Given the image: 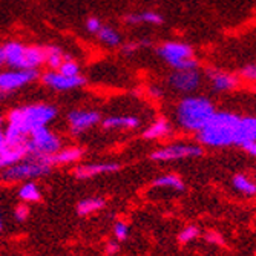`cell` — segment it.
I'll list each match as a JSON object with an SVG mask.
<instances>
[{
	"instance_id": "obj_1",
	"label": "cell",
	"mask_w": 256,
	"mask_h": 256,
	"mask_svg": "<svg viewBox=\"0 0 256 256\" xmlns=\"http://www.w3.org/2000/svg\"><path fill=\"white\" fill-rule=\"evenodd\" d=\"M56 117L57 108L46 103L28 104L11 110L5 124L6 143H25L34 129L48 126Z\"/></svg>"
},
{
	"instance_id": "obj_2",
	"label": "cell",
	"mask_w": 256,
	"mask_h": 256,
	"mask_svg": "<svg viewBox=\"0 0 256 256\" xmlns=\"http://www.w3.org/2000/svg\"><path fill=\"white\" fill-rule=\"evenodd\" d=\"M240 115L227 110H216L208 123L198 132V142L207 148L235 146Z\"/></svg>"
},
{
	"instance_id": "obj_3",
	"label": "cell",
	"mask_w": 256,
	"mask_h": 256,
	"mask_svg": "<svg viewBox=\"0 0 256 256\" xmlns=\"http://www.w3.org/2000/svg\"><path fill=\"white\" fill-rule=\"evenodd\" d=\"M216 112L214 103L202 96H188L176 106L178 124L190 132H200Z\"/></svg>"
},
{
	"instance_id": "obj_4",
	"label": "cell",
	"mask_w": 256,
	"mask_h": 256,
	"mask_svg": "<svg viewBox=\"0 0 256 256\" xmlns=\"http://www.w3.org/2000/svg\"><path fill=\"white\" fill-rule=\"evenodd\" d=\"M158 56L164 60L175 71L184 69H196L198 60L195 57L194 48L182 42H164L156 48Z\"/></svg>"
},
{
	"instance_id": "obj_5",
	"label": "cell",
	"mask_w": 256,
	"mask_h": 256,
	"mask_svg": "<svg viewBox=\"0 0 256 256\" xmlns=\"http://www.w3.org/2000/svg\"><path fill=\"white\" fill-rule=\"evenodd\" d=\"M28 148V156L37 158V160H46L51 155H54L57 150L62 149V140L58 135H56L48 126H42L34 129L26 140Z\"/></svg>"
},
{
	"instance_id": "obj_6",
	"label": "cell",
	"mask_w": 256,
	"mask_h": 256,
	"mask_svg": "<svg viewBox=\"0 0 256 256\" xmlns=\"http://www.w3.org/2000/svg\"><path fill=\"white\" fill-rule=\"evenodd\" d=\"M51 166L46 164L43 160L26 156L16 164L0 170V178L6 182H17V181H30L34 178H40L51 174Z\"/></svg>"
},
{
	"instance_id": "obj_7",
	"label": "cell",
	"mask_w": 256,
	"mask_h": 256,
	"mask_svg": "<svg viewBox=\"0 0 256 256\" xmlns=\"http://www.w3.org/2000/svg\"><path fill=\"white\" fill-rule=\"evenodd\" d=\"M202 155V148L198 144H189V143H174L168 144L164 148H160L150 154V160L154 161H178V160H190L198 158Z\"/></svg>"
},
{
	"instance_id": "obj_8",
	"label": "cell",
	"mask_w": 256,
	"mask_h": 256,
	"mask_svg": "<svg viewBox=\"0 0 256 256\" xmlns=\"http://www.w3.org/2000/svg\"><path fill=\"white\" fill-rule=\"evenodd\" d=\"M38 78V71L36 69H10L0 72V90L6 96L34 83Z\"/></svg>"
},
{
	"instance_id": "obj_9",
	"label": "cell",
	"mask_w": 256,
	"mask_h": 256,
	"mask_svg": "<svg viewBox=\"0 0 256 256\" xmlns=\"http://www.w3.org/2000/svg\"><path fill=\"white\" fill-rule=\"evenodd\" d=\"M102 123V115L90 109H76L68 114V124L74 135H80Z\"/></svg>"
},
{
	"instance_id": "obj_10",
	"label": "cell",
	"mask_w": 256,
	"mask_h": 256,
	"mask_svg": "<svg viewBox=\"0 0 256 256\" xmlns=\"http://www.w3.org/2000/svg\"><path fill=\"white\" fill-rule=\"evenodd\" d=\"M42 83L54 90H74L86 83V78L80 76H64L58 71H48L42 76Z\"/></svg>"
},
{
	"instance_id": "obj_11",
	"label": "cell",
	"mask_w": 256,
	"mask_h": 256,
	"mask_svg": "<svg viewBox=\"0 0 256 256\" xmlns=\"http://www.w3.org/2000/svg\"><path fill=\"white\" fill-rule=\"evenodd\" d=\"M169 86L182 94H190L201 84V74L198 69H184V71H174L169 76Z\"/></svg>"
},
{
	"instance_id": "obj_12",
	"label": "cell",
	"mask_w": 256,
	"mask_h": 256,
	"mask_svg": "<svg viewBox=\"0 0 256 256\" xmlns=\"http://www.w3.org/2000/svg\"><path fill=\"white\" fill-rule=\"evenodd\" d=\"M122 169L120 162H92V164H82L74 169V176L77 180H89L98 175L115 174Z\"/></svg>"
},
{
	"instance_id": "obj_13",
	"label": "cell",
	"mask_w": 256,
	"mask_h": 256,
	"mask_svg": "<svg viewBox=\"0 0 256 256\" xmlns=\"http://www.w3.org/2000/svg\"><path fill=\"white\" fill-rule=\"evenodd\" d=\"M207 80L210 82L212 88L216 92H228L236 89L240 78L235 74H230L227 71H221V69H208L207 71Z\"/></svg>"
},
{
	"instance_id": "obj_14",
	"label": "cell",
	"mask_w": 256,
	"mask_h": 256,
	"mask_svg": "<svg viewBox=\"0 0 256 256\" xmlns=\"http://www.w3.org/2000/svg\"><path fill=\"white\" fill-rule=\"evenodd\" d=\"M26 44L20 42H8L2 46L5 63L11 69H25V57H26Z\"/></svg>"
},
{
	"instance_id": "obj_15",
	"label": "cell",
	"mask_w": 256,
	"mask_h": 256,
	"mask_svg": "<svg viewBox=\"0 0 256 256\" xmlns=\"http://www.w3.org/2000/svg\"><path fill=\"white\" fill-rule=\"evenodd\" d=\"M28 156V148L25 143H5L4 150L0 152V170H4L16 162Z\"/></svg>"
},
{
	"instance_id": "obj_16",
	"label": "cell",
	"mask_w": 256,
	"mask_h": 256,
	"mask_svg": "<svg viewBox=\"0 0 256 256\" xmlns=\"http://www.w3.org/2000/svg\"><path fill=\"white\" fill-rule=\"evenodd\" d=\"M252 143H256V117H240L235 146L246 148Z\"/></svg>"
},
{
	"instance_id": "obj_17",
	"label": "cell",
	"mask_w": 256,
	"mask_h": 256,
	"mask_svg": "<svg viewBox=\"0 0 256 256\" xmlns=\"http://www.w3.org/2000/svg\"><path fill=\"white\" fill-rule=\"evenodd\" d=\"M84 152L82 148L78 146H71V148H64V149H60L57 150L54 155H51L50 158H46L44 162L46 164H50L51 168L54 166H63V164H72V162H77L83 158Z\"/></svg>"
},
{
	"instance_id": "obj_18",
	"label": "cell",
	"mask_w": 256,
	"mask_h": 256,
	"mask_svg": "<svg viewBox=\"0 0 256 256\" xmlns=\"http://www.w3.org/2000/svg\"><path fill=\"white\" fill-rule=\"evenodd\" d=\"M140 124H142V120L135 117V115H110V117L102 120V126L108 130H114V129L130 130V129H136Z\"/></svg>"
},
{
	"instance_id": "obj_19",
	"label": "cell",
	"mask_w": 256,
	"mask_h": 256,
	"mask_svg": "<svg viewBox=\"0 0 256 256\" xmlns=\"http://www.w3.org/2000/svg\"><path fill=\"white\" fill-rule=\"evenodd\" d=\"M124 22L128 25H162L164 17L156 11H140V12H130L124 17Z\"/></svg>"
},
{
	"instance_id": "obj_20",
	"label": "cell",
	"mask_w": 256,
	"mask_h": 256,
	"mask_svg": "<svg viewBox=\"0 0 256 256\" xmlns=\"http://www.w3.org/2000/svg\"><path fill=\"white\" fill-rule=\"evenodd\" d=\"M172 132V126L169 120L166 118H156L150 126H148L143 132V136L146 140H160L164 138Z\"/></svg>"
},
{
	"instance_id": "obj_21",
	"label": "cell",
	"mask_w": 256,
	"mask_h": 256,
	"mask_svg": "<svg viewBox=\"0 0 256 256\" xmlns=\"http://www.w3.org/2000/svg\"><path fill=\"white\" fill-rule=\"evenodd\" d=\"M106 206V200L102 196H92V198H84L77 204V214L80 216H88L92 215L102 208H104Z\"/></svg>"
},
{
	"instance_id": "obj_22",
	"label": "cell",
	"mask_w": 256,
	"mask_h": 256,
	"mask_svg": "<svg viewBox=\"0 0 256 256\" xmlns=\"http://www.w3.org/2000/svg\"><path fill=\"white\" fill-rule=\"evenodd\" d=\"M44 64V48L43 46H28L25 57V69H36Z\"/></svg>"
},
{
	"instance_id": "obj_23",
	"label": "cell",
	"mask_w": 256,
	"mask_h": 256,
	"mask_svg": "<svg viewBox=\"0 0 256 256\" xmlns=\"http://www.w3.org/2000/svg\"><path fill=\"white\" fill-rule=\"evenodd\" d=\"M154 186H155V188L170 189V190H178V192L184 190L182 180L178 175H175V174H166V175H161V176L155 178L154 180Z\"/></svg>"
},
{
	"instance_id": "obj_24",
	"label": "cell",
	"mask_w": 256,
	"mask_h": 256,
	"mask_svg": "<svg viewBox=\"0 0 256 256\" xmlns=\"http://www.w3.org/2000/svg\"><path fill=\"white\" fill-rule=\"evenodd\" d=\"M66 57L68 56L58 46H44V64H48L51 71H57Z\"/></svg>"
},
{
	"instance_id": "obj_25",
	"label": "cell",
	"mask_w": 256,
	"mask_h": 256,
	"mask_svg": "<svg viewBox=\"0 0 256 256\" xmlns=\"http://www.w3.org/2000/svg\"><path fill=\"white\" fill-rule=\"evenodd\" d=\"M18 198L23 202H37L42 198V192L34 181H25L18 189Z\"/></svg>"
},
{
	"instance_id": "obj_26",
	"label": "cell",
	"mask_w": 256,
	"mask_h": 256,
	"mask_svg": "<svg viewBox=\"0 0 256 256\" xmlns=\"http://www.w3.org/2000/svg\"><path fill=\"white\" fill-rule=\"evenodd\" d=\"M232 184H234V188L242 195H247V196L256 195V182L252 181L247 175H242V174L235 175L234 180H232Z\"/></svg>"
},
{
	"instance_id": "obj_27",
	"label": "cell",
	"mask_w": 256,
	"mask_h": 256,
	"mask_svg": "<svg viewBox=\"0 0 256 256\" xmlns=\"http://www.w3.org/2000/svg\"><path fill=\"white\" fill-rule=\"evenodd\" d=\"M97 37L102 43H104L106 46H110V48H114V46H118L122 43V36L120 32L112 28V26H108V25H103L100 28V31L97 32Z\"/></svg>"
},
{
	"instance_id": "obj_28",
	"label": "cell",
	"mask_w": 256,
	"mask_h": 256,
	"mask_svg": "<svg viewBox=\"0 0 256 256\" xmlns=\"http://www.w3.org/2000/svg\"><path fill=\"white\" fill-rule=\"evenodd\" d=\"M57 71L64 74V76H80L82 74L80 72V64L69 56L64 58V62L60 64V68L57 69Z\"/></svg>"
},
{
	"instance_id": "obj_29",
	"label": "cell",
	"mask_w": 256,
	"mask_h": 256,
	"mask_svg": "<svg viewBox=\"0 0 256 256\" xmlns=\"http://www.w3.org/2000/svg\"><path fill=\"white\" fill-rule=\"evenodd\" d=\"M152 43H150V40H148V38H142V40H136V42H128V43H124L123 44V52L124 54H135L136 51H140V50H146V48H149Z\"/></svg>"
},
{
	"instance_id": "obj_30",
	"label": "cell",
	"mask_w": 256,
	"mask_h": 256,
	"mask_svg": "<svg viewBox=\"0 0 256 256\" xmlns=\"http://www.w3.org/2000/svg\"><path fill=\"white\" fill-rule=\"evenodd\" d=\"M200 236V228L196 226H188V227H184L181 232H180V235H178V240L182 244H188L190 241H194L195 238Z\"/></svg>"
},
{
	"instance_id": "obj_31",
	"label": "cell",
	"mask_w": 256,
	"mask_h": 256,
	"mask_svg": "<svg viewBox=\"0 0 256 256\" xmlns=\"http://www.w3.org/2000/svg\"><path fill=\"white\" fill-rule=\"evenodd\" d=\"M114 235L118 241H126L129 236V226L123 221H117L114 226Z\"/></svg>"
},
{
	"instance_id": "obj_32",
	"label": "cell",
	"mask_w": 256,
	"mask_h": 256,
	"mask_svg": "<svg viewBox=\"0 0 256 256\" xmlns=\"http://www.w3.org/2000/svg\"><path fill=\"white\" fill-rule=\"evenodd\" d=\"M240 77L244 78V80H248V82H256V63L246 64V66L241 69Z\"/></svg>"
},
{
	"instance_id": "obj_33",
	"label": "cell",
	"mask_w": 256,
	"mask_h": 256,
	"mask_svg": "<svg viewBox=\"0 0 256 256\" xmlns=\"http://www.w3.org/2000/svg\"><path fill=\"white\" fill-rule=\"evenodd\" d=\"M30 216V207L26 206V202H23V204H18L16 207V210H14V218L18 221V222H23V221H26Z\"/></svg>"
},
{
	"instance_id": "obj_34",
	"label": "cell",
	"mask_w": 256,
	"mask_h": 256,
	"mask_svg": "<svg viewBox=\"0 0 256 256\" xmlns=\"http://www.w3.org/2000/svg\"><path fill=\"white\" fill-rule=\"evenodd\" d=\"M84 26H86L88 32L97 36V32L100 31V28L103 26V23H102V20H100L98 17H89V18L86 20V25H84Z\"/></svg>"
},
{
	"instance_id": "obj_35",
	"label": "cell",
	"mask_w": 256,
	"mask_h": 256,
	"mask_svg": "<svg viewBox=\"0 0 256 256\" xmlns=\"http://www.w3.org/2000/svg\"><path fill=\"white\" fill-rule=\"evenodd\" d=\"M206 240L208 242H212V244H216V246L222 244V238L218 234H215V232H208V234L206 235Z\"/></svg>"
},
{
	"instance_id": "obj_36",
	"label": "cell",
	"mask_w": 256,
	"mask_h": 256,
	"mask_svg": "<svg viewBox=\"0 0 256 256\" xmlns=\"http://www.w3.org/2000/svg\"><path fill=\"white\" fill-rule=\"evenodd\" d=\"M118 252H120V246L117 242H108V246H106V253L108 254L114 256V254H117Z\"/></svg>"
},
{
	"instance_id": "obj_37",
	"label": "cell",
	"mask_w": 256,
	"mask_h": 256,
	"mask_svg": "<svg viewBox=\"0 0 256 256\" xmlns=\"http://www.w3.org/2000/svg\"><path fill=\"white\" fill-rule=\"evenodd\" d=\"M5 143H6V138H5V126H4V122L0 120V152L4 150Z\"/></svg>"
},
{
	"instance_id": "obj_38",
	"label": "cell",
	"mask_w": 256,
	"mask_h": 256,
	"mask_svg": "<svg viewBox=\"0 0 256 256\" xmlns=\"http://www.w3.org/2000/svg\"><path fill=\"white\" fill-rule=\"evenodd\" d=\"M244 149H246V150H247V152H248L252 156H254V158H256V143H252V144L246 146Z\"/></svg>"
},
{
	"instance_id": "obj_39",
	"label": "cell",
	"mask_w": 256,
	"mask_h": 256,
	"mask_svg": "<svg viewBox=\"0 0 256 256\" xmlns=\"http://www.w3.org/2000/svg\"><path fill=\"white\" fill-rule=\"evenodd\" d=\"M5 64V57H4V50H2V46H0V66Z\"/></svg>"
},
{
	"instance_id": "obj_40",
	"label": "cell",
	"mask_w": 256,
	"mask_h": 256,
	"mask_svg": "<svg viewBox=\"0 0 256 256\" xmlns=\"http://www.w3.org/2000/svg\"><path fill=\"white\" fill-rule=\"evenodd\" d=\"M2 228H4V221H2V216H0V232H2Z\"/></svg>"
}]
</instances>
